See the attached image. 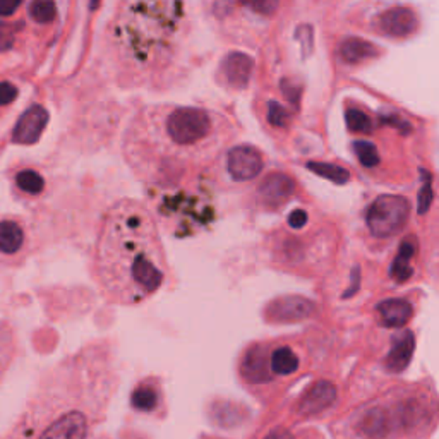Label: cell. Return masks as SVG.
Returning a JSON list of instances; mask_svg holds the SVG:
<instances>
[{
    "mask_svg": "<svg viewBox=\"0 0 439 439\" xmlns=\"http://www.w3.org/2000/svg\"><path fill=\"white\" fill-rule=\"evenodd\" d=\"M117 386L113 345L108 340L86 343L43 374L4 439H88Z\"/></svg>",
    "mask_w": 439,
    "mask_h": 439,
    "instance_id": "cell-1",
    "label": "cell"
},
{
    "mask_svg": "<svg viewBox=\"0 0 439 439\" xmlns=\"http://www.w3.org/2000/svg\"><path fill=\"white\" fill-rule=\"evenodd\" d=\"M230 124L217 110L189 105L144 107L129 124L124 154L148 186L172 187L182 173L211 165L230 139Z\"/></svg>",
    "mask_w": 439,
    "mask_h": 439,
    "instance_id": "cell-2",
    "label": "cell"
},
{
    "mask_svg": "<svg viewBox=\"0 0 439 439\" xmlns=\"http://www.w3.org/2000/svg\"><path fill=\"white\" fill-rule=\"evenodd\" d=\"M170 273L156 219L137 199L105 211L93 251V276L110 302L137 306L165 285Z\"/></svg>",
    "mask_w": 439,
    "mask_h": 439,
    "instance_id": "cell-3",
    "label": "cell"
},
{
    "mask_svg": "<svg viewBox=\"0 0 439 439\" xmlns=\"http://www.w3.org/2000/svg\"><path fill=\"white\" fill-rule=\"evenodd\" d=\"M190 24L182 2H120L107 26V47L120 83L160 86L184 57Z\"/></svg>",
    "mask_w": 439,
    "mask_h": 439,
    "instance_id": "cell-4",
    "label": "cell"
},
{
    "mask_svg": "<svg viewBox=\"0 0 439 439\" xmlns=\"http://www.w3.org/2000/svg\"><path fill=\"white\" fill-rule=\"evenodd\" d=\"M410 215V205L404 196L386 194L380 196L367 210V229L374 237H392L405 227Z\"/></svg>",
    "mask_w": 439,
    "mask_h": 439,
    "instance_id": "cell-5",
    "label": "cell"
},
{
    "mask_svg": "<svg viewBox=\"0 0 439 439\" xmlns=\"http://www.w3.org/2000/svg\"><path fill=\"white\" fill-rule=\"evenodd\" d=\"M264 166L263 154L254 146H235L227 153V170L237 182L253 181L261 173Z\"/></svg>",
    "mask_w": 439,
    "mask_h": 439,
    "instance_id": "cell-6",
    "label": "cell"
},
{
    "mask_svg": "<svg viewBox=\"0 0 439 439\" xmlns=\"http://www.w3.org/2000/svg\"><path fill=\"white\" fill-rule=\"evenodd\" d=\"M314 312V304L300 295H285L266 307V316L275 323H295L307 319Z\"/></svg>",
    "mask_w": 439,
    "mask_h": 439,
    "instance_id": "cell-7",
    "label": "cell"
},
{
    "mask_svg": "<svg viewBox=\"0 0 439 439\" xmlns=\"http://www.w3.org/2000/svg\"><path fill=\"white\" fill-rule=\"evenodd\" d=\"M376 26L380 33L386 36L405 38V36H410L417 31L418 18L416 11L409 9V7H392L377 18Z\"/></svg>",
    "mask_w": 439,
    "mask_h": 439,
    "instance_id": "cell-8",
    "label": "cell"
},
{
    "mask_svg": "<svg viewBox=\"0 0 439 439\" xmlns=\"http://www.w3.org/2000/svg\"><path fill=\"white\" fill-rule=\"evenodd\" d=\"M48 124V112L42 105H33L23 113L12 131V143L33 144L40 139Z\"/></svg>",
    "mask_w": 439,
    "mask_h": 439,
    "instance_id": "cell-9",
    "label": "cell"
},
{
    "mask_svg": "<svg viewBox=\"0 0 439 439\" xmlns=\"http://www.w3.org/2000/svg\"><path fill=\"white\" fill-rule=\"evenodd\" d=\"M253 69L254 60L249 55L241 54V52H232V54L225 55V59L219 64V76L229 88L244 89L249 84Z\"/></svg>",
    "mask_w": 439,
    "mask_h": 439,
    "instance_id": "cell-10",
    "label": "cell"
},
{
    "mask_svg": "<svg viewBox=\"0 0 439 439\" xmlns=\"http://www.w3.org/2000/svg\"><path fill=\"white\" fill-rule=\"evenodd\" d=\"M294 190L295 182L292 181V177L285 176V173H271L259 186V198H261L264 206L280 208L283 203L292 198Z\"/></svg>",
    "mask_w": 439,
    "mask_h": 439,
    "instance_id": "cell-11",
    "label": "cell"
},
{
    "mask_svg": "<svg viewBox=\"0 0 439 439\" xmlns=\"http://www.w3.org/2000/svg\"><path fill=\"white\" fill-rule=\"evenodd\" d=\"M336 400V388L329 381H318L307 389L306 395L302 397L299 404V414L304 417L316 416L326 410Z\"/></svg>",
    "mask_w": 439,
    "mask_h": 439,
    "instance_id": "cell-12",
    "label": "cell"
},
{
    "mask_svg": "<svg viewBox=\"0 0 439 439\" xmlns=\"http://www.w3.org/2000/svg\"><path fill=\"white\" fill-rule=\"evenodd\" d=\"M416 350V336L412 331H401L393 338L392 350L386 357V367L392 372H401L409 367Z\"/></svg>",
    "mask_w": 439,
    "mask_h": 439,
    "instance_id": "cell-13",
    "label": "cell"
},
{
    "mask_svg": "<svg viewBox=\"0 0 439 439\" xmlns=\"http://www.w3.org/2000/svg\"><path fill=\"white\" fill-rule=\"evenodd\" d=\"M26 241V234L21 222L14 218L0 219V256L12 258V256L21 253Z\"/></svg>",
    "mask_w": 439,
    "mask_h": 439,
    "instance_id": "cell-14",
    "label": "cell"
},
{
    "mask_svg": "<svg viewBox=\"0 0 439 439\" xmlns=\"http://www.w3.org/2000/svg\"><path fill=\"white\" fill-rule=\"evenodd\" d=\"M242 376L251 383H264L271 377L270 357L261 347H253L244 355L242 360Z\"/></svg>",
    "mask_w": 439,
    "mask_h": 439,
    "instance_id": "cell-15",
    "label": "cell"
},
{
    "mask_svg": "<svg viewBox=\"0 0 439 439\" xmlns=\"http://www.w3.org/2000/svg\"><path fill=\"white\" fill-rule=\"evenodd\" d=\"M381 321L388 328H404L412 318V304L404 299H388L377 306Z\"/></svg>",
    "mask_w": 439,
    "mask_h": 439,
    "instance_id": "cell-16",
    "label": "cell"
},
{
    "mask_svg": "<svg viewBox=\"0 0 439 439\" xmlns=\"http://www.w3.org/2000/svg\"><path fill=\"white\" fill-rule=\"evenodd\" d=\"M338 54L345 64L355 66V64H363L365 60L377 57L380 50L372 43L365 42L363 38H347L340 43Z\"/></svg>",
    "mask_w": 439,
    "mask_h": 439,
    "instance_id": "cell-17",
    "label": "cell"
},
{
    "mask_svg": "<svg viewBox=\"0 0 439 439\" xmlns=\"http://www.w3.org/2000/svg\"><path fill=\"white\" fill-rule=\"evenodd\" d=\"M16 348H18V340H16L14 328L11 326L9 321L0 319V383L14 360Z\"/></svg>",
    "mask_w": 439,
    "mask_h": 439,
    "instance_id": "cell-18",
    "label": "cell"
},
{
    "mask_svg": "<svg viewBox=\"0 0 439 439\" xmlns=\"http://www.w3.org/2000/svg\"><path fill=\"white\" fill-rule=\"evenodd\" d=\"M414 254H416V241L405 239V241L401 242L395 261L392 264V270H389V275H392V278L395 280L397 283H405L406 280L412 276L414 268L410 266V259L414 258Z\"/></svg>",
    "mask_w": 439,
    "mask_h": 439,
    "instance_id": "cell-19",
    "label": "cell"
},
{
    "mask_svg": "<svg viewBox=\"0 0 439 439\" xmlns=\"http://www.w3.org/2000/svg\"><path fill=\"white\" fill-rule=\"evenodd\" d=\"M131 404L139 412H153L160 405V389L153 383H139L134 388Z\"/></svg>",
    "mask_w": 439,
    "mask_h": 439,
    "instance_id": "cell-20",
    "label": "cell"
},
{
    "mask_svg": "<svg viewBox=\"0 0 439 439\" xmlns=\"http://www.w3.org/2000/svg\"><path fill=\"white\" fill-rule=\"evenodd\" d=\"M270 369L271 374L276 376H288L299 369V357L288 347H278L270 355Z\"/></svg>",
    "mask_w": 439,
    "mask_h": 439,
    "instance_id": "cell-21",
    "label": "cell"
},
{
    "mask_svg": "<svg viewBox=\"0 0 439 439\" xmlns=\"http://www.w3.org/2000/svg\"><path fill=\"white\" fill-rule=\"evenodd\" d=\"M16 186L28 196H38L45 189V178L38 172H35V170L26 169L16 176Z\"/></svg>",
    "mask_w": 439,
    "mask_h": 439,
    "instance_id": "cell-22",
    "label": "cell"
},
{
    "mask_svg": "<svg viewBox=\"0 0 439 439\" xmlns=\"http://www.w3.org/2000/svg\"><path fill=\"white\" fill-rule=\"evenodd\" d=\"M307 169L311 172L318 173V176L328 178V181L335 182V184H347L348 178H350V173L348 170L341 169L338 165H333V164H321V161H309Z\"/></svg>",
    "mask_w": 439,
    "mask_h": 439,
    "instance_id": "cell-23",
    "label": "cell"
},
{
    "mask_svg": "<svg viewBox=\"0 0 439 439\" xmlns=\"http://www.w3.org/2000/svg\"><path fill=\"white\" fill-rule=\"evenodd\" d=\"M345 120H347V127L352 132L357 134H371L372 132V120L367 113L359 108H348L345 112Z\"/></svg>",
    "mask_w": 439,
    "mask_h": 439,
    "instance_id": "cell-24",
    "label": "cell"
},
{
    "mask_svg": "<svg viewBox=\"0 0 439 439\" xmlns=\"http://www.w3.org/2000/svg\"><path fill=\"white\" fill-rule=\"evenodd\" d=\"M30 16L33 21L40 24L52 23L57 16V7L54 2H48V0H36L30 4Z\"/></svg>",
    "mask_w": 439,
    "mask_h": 439,
    "instance_id": "cell-25",
    "label": "cell"
},
{
    "mask_svg": "<svg viewBox=\"0 0 439 439\" xmlns=\"http://www.w3.org/2000/svg\"><path fill=\"white\" fill-rule=\"evenodd\" d=\"M353 149H355L357 158L365 169H372V166L380 164V153H377L376 146L369 143V141H357V143H353Z\"/></svg>",
    "mask_w": 439,
    "mask_h": 439,
    "instance_id": "cell-26",
    "label": "cell"
},
{
    "mask_svg": "<svg viewBox=\"0 0 439 439\" xmlns=\"http://www.w3.org/2000/svg\"><path fill=\"white\" fill-rule=\"evenodd\" d=\"M422 176H424V184H422L421 193H418V215H424L429 210L431 201H433V184H431L433 181L424 170H422Z\"/></svg>",
    "mask_w": 439,
    "mask_h": 439,
    "instance_id": "cell-27",
    "label": "cell"
},
{
    "mask_svg": "<svg viewBox=\"0 0 439 439\" xmlns=\"http://www.w3.org/2000/svg\"><path fill=\"white\" fill-rule=\"evenodd\" d=\"M364 429L367 431L369 438L383 436L384 434V418L383 417H374V414H371L367 421H365Z\"/></svg>",
    "mask_w": 439,
    "mask_h": 439,
    "instance_id": "cell-28",
    "label": "cell"
},
{
    "mask_svg": "<svg viewBox=\"0 0 439 439\" xmlns=\"http://www.w3.org/2000/svg\"><path fill=\"white\" fill-rule=\"evenodd\" d=\"M18 88L12 83H7V81L0 83V105L12 103V101L18 98Z\"/></svg>",
    "mask_w": 439,
    "mask_h": 439,
    "instance_id": "cell-29",
    "label": "cell"
},
{
    "mask_svg": "<svg viewBox=\"0 0 439 439\" xmlns=\"http://www.w3.org/2000/svg\"><path fill=\"white\" fill-rule=\"evenodd\" d=\"M297 36L300 38V43H302V52L304 55H309L312 52V28L309 24H304V26L299 28L297 31Z\"/></svg>",
    "mask_w": 439,
    "mask_h": 439,
    "instance_id": "cell-30",
    "label": "cell"
},
{
    "mask_svg": "<svg viewBox=\"0 0 439 439\" xmlns=\"http://www.w3.org/2000/svg\"><path fill=\"white\" fill-rule=\"evenodd\" d=\"M268 119H270V122L273 125H285V122L288 119V113L282 107H280L278 103H273V101H271Z\"/></svg>",
    "mask_w": 439,
    "mask_h": 439,
    "instance_id": "cell-31",
    "label": "cell"
},
{
    "mask_svg": "<svg viewBox=\"0 0 439 439\" xmlns=\"http://www.w3.org/2000/svg\"><path fill=\"white\" fill-rule=\"evenodd\" d=\"M288 223H290L292 229H302L307 223V213L302 210H294L288 217Z\"/></svg>",
    "mask_w": 439,
    "mask_h": 439,
    "instance_id": "cell-32",
    "label": "cell"
},
{
    "mask_svg": "<svg viewBox=\"0 0 439 439\" xmlns=\"http://www.w3.org/2000/svg\"><path fill=\"white\" fill-rule=\"evenodd\" d=\"M359 282H360V270L359 266H357L352 270V285L348 287V290L343 294V299H348V297H352L357 290H359Z\"/></svg>",
    "mask_w": 439,
    "mask_h": 439,
    "instance_id": "cell-33",
    "label": "cell"
},
{
    "mask_svg": "<svg viewBox=\"0 0 439 439\" xmlns=\"http://www.w3.org/2000/svg\"><path fill=\"white\" fill-rule=\"evenodd\" d=\"M264 439H295V438L288 429L280 428V429H273L271 433H268V436Z\"/></svg>",
    "mask_w": 439,
    "mask_h": 439,
    "instance_id": "cell-34",
    "label": "cell"
},
{
    "mask_svg": "<svg viewBox=\"0 0 439 439\" xmlns=\"http://www.w3.org/2000/svg\"><path fill=\"white\" fill-rule=\"evenodd\" d=\"M19 7V2H0V16H9Z\"/></svg>",
    "mask_w": 439,
    "mask_h": 439,
    "instance_id": "cell-35",
    "label": "cell"
}]
</instances>
